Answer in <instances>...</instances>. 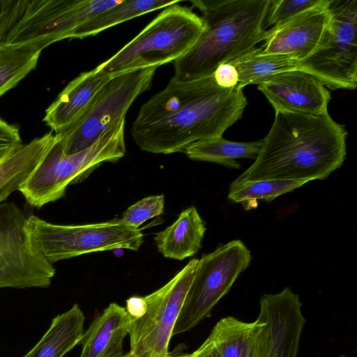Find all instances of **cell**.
<instances>
[{
	"label": "cell",
	"instance_id": "cell-22",
	"mask_svg": "<svg viewBox=\"0 0 357 357\" xmlns=\"http://www.w3.org/2000/svg\"><path fill=\"white\" fill-rule=\"evenodd\" d=\"M262 139L250 142H231L216 137L193 142L183 151L191 160L211 162L229 167L239 168L238 158H257Z\"/></svg>",
	"mask_w": 357,
	"mask_h": 357
},
{
	"label": "cell",
	"instance_id": "cell-19",
	"mask_svg": "<svg viewBox=\"0 0 357 357\" xmlns=\"http://www.w3.org/2000/svg\"><path fill=\"white\" fill-rule=\"evenodd\" d=\"M55 133L50 131L8 151L0 160V204L30 176L54 143Z\"/></svg>",
	"mask_w": 357,
	"mask_h": 357
},
{
	"label": "cell",
	"instance_id": "cell-21",
	"mask_svg": "<svg viewBox=\"0 0 357 357\" xmlns=\"http://www.w3.org/2000/svg\"><path fill=\"white\" fill-rule=\"evenodd\" d=\"M84 321V312L74 304L53 318L47 332L24 357H63L79 344Z\"/></svg>",
	"mask_w": 357,
	"mask_h": 357
},
{
	"label": "cell",
	"instance_id": "cell-14",
	"mask_svg": "<svg viewBox=\"0 0 357 357\" xmlns=\"http://www.w3.org/2000/svg\"><path fill=\"white\" fill-rule=\"evenodd\" d=\"M329 0L286 21L266 29L264 54H282L298 61L310 56L319 45L330 22Z\"/></svg>",
	"mask_w": 357,
	"mask_h": 357
},
{
	"label": "cell",
	"instance_id": "cell-5",
	"mask_svg": "<svg viewBox=\"0 0 357 357\" xmlns=\"http://www.w3.org/2000/svg\"><path fill=\"white\" fill-rule=\"evenodd\" d=\"M178 3L165 8L136 37L96 67L97 70L114 77L135 70L158 68L184 54L197 40L204 24L191 7Z\"/></svg>",
	"mask_w": 357,
	"mask_h": 357
},
{
	"label": "cell",
	"instance_id": "cell-17",
	"mask_svg": "<svg viewBox=\"0 0 357 357\" xmlns=\"http://www.w3.org/2000/svg\"><path fill=\"white\" fill-rule=\"evenodd\" d=\"M209 335L220 357H267L269 330L258 316L253 322H244L226 317L216 323Z\"/></svg>",
	"mask_w": 357,
	"mask_h": 357
},
{
	"label": "cell",
	"instance_id": "cell-15",
	"mask_svg": "<svg viewBox=\"0 0 357 357\" xmlns=\"http://www.w3.org/2000/svg\"><path fill=\"white\" fill-rule=\"evenodd\" d=\"M298 294L289 287L264 294L260 299V317L269 330L267 357H296L305 319Z\"/></svg>",
	"mask_w": 357,
	"mask_h": 357
},
{
	"label": "cell",
	"instance_id": "cell-29",
	"mask_svg": "<svg viewBox=\"0 0 357 357\" xmlns=\"http://www.w3.org/2000/svg\"><path fill=\"white\" fill-rule=\"evenodd\" d=\"M26 0H0V45L21 16Z\"/></svg>",
	"mask_w": 357,
	"mask_h": 357
},
{
	"label": "cell",
	"instance_id": "cell-1",
	"mask_svg": "<svg viewBox=\"0 0 357 357\" xmlns=\"http://www.w3.org/2000/svg\"><path fill=\"white\" fill-rule=\"evenodd\" d=\"M243 89L220 87L213 75L186 82L170 79L141 107L132 126V139L144 151L169 154L199 140L222 137L248 105Z\"/></svg>",
	"mask_w": 357,
	"mask_h": 357
},
{
	"label": "cell",
	"instance_id": "cell-7",
	"mask_svg": "<svg viewBox=\"0 0 357 357\" xmlns=\"http://www.w3.org/2000/svg\"><path fill=\"white\" fill-rule=\"evenodd\" d=\"M251 261L249 250L234 240L203 255L175 324L172 336L183 333L211 314L213 307Z\"/></svg>",
	"mask_w": 357,
	"mask_h": 357
},
{
	"label": "cell",
	"instance_id": "cell-30",
	"mask_svg": "<svg viewBox=\"0 0 357 357\" xmlns=\"http://www.w3.org/2000/svg\"><path fill=\"white\" fill-rule=\"evenodd\" d=\"M22 144L18 127L0 118V153L8 151Z\"/></svg>",
	"mask_w": 357,
	"mask_h": 357
},
{
	"label": "cell",
	"instance_id": "cell-20",
	"mask_svg": "<svg viewBox=\"0 0 357 357\" xmlns=\"http://www.w3.org/2000/svg\"><path fill=\"white\" fill-rule=\"evenodd\" d=\"M205 231L203 220L196 208L191 206L183 210L173 224L157 233L154 241L165 257L181 261L199 250Z\"/></svg>",
	"mask_w": 357,
	"mask_h": 357
},
{
	"label": "cell",
	"instance_id": "cell-24",
	"mask_svg": "<svg viewBox=\"0 0 357 357\" xmlns=\"http://www.w3.org/2000/svg\"><path fill=\"white\" fill-rule=\"evenodd\" d=\"M229 62L237 70L238 86L241 88L258 85L275 74L298 68L296 59L287 55L264 54L260 47Z\"/></svg>",
	"mask_w": 357,
	"mask_h": 357
},
{
	"label": "cell",
	"instance_id": "cell-3",
	"mask_svg": "<svg viewBox=\"0 0 357 357\" xmlns=\"http://www.w3.org/2000/svg\"><path fill=\"white\" fill-rule=\"evenodd\" d=\"M271 0H192L202 13L204 29L193 45L174 63L171 79L186 82L211 76L222 63L234 60L264 40Z\"/></svg>",
	"mask_w": 357,
	"mask_h": 357
},
{
	"label": "cell",
	"instance_id": "cell-11",
	"mask_svg": "<svg viewBox=\"0 0 357 357\" xmlns=\"http://www.w3.org/2000/svg\"><path fill=\"white\" fill-rule=\"evenodd\" d=\"M198 262L191 259L164 286L144 296L142 314L130 317V351L136 357L169 356L173 330Z\"/></svg>",
	"mask_w": 357,
	"mask_h": 357
},
{
	"label": "cell",
	"instance_id": "cell-12",
	"mask_svg": "<svg viewBox=\"0 0 357 357\" xmlns=\"http://www.w3.org/2000/svg\"><path fill=\"white\" fill-rule=\"evenodd\" d=\"M122 0H26L23 12L1 44H31L43 50L70 38L72 33L95 15Z\"/></svg>",
	"mask_w": 357,
	"mask_h": 357
},
{
	"label": "cell",
	"instance_id": "cell-4",
	"mask_svg": "<svg viewBox=\"0 0 357 357\" xmlns=\"http://www.w3.org/2000/svg\"><path fill=\"white\" fill-rule=\"evenodd\" d=\"M125 119L107 130L87 149L66 154L61 136L56 138L19 191L32 206L40 208L62 197L67 187L82 181L105 162H116L126 153Z\"/></svg>",
	"mask_w": 357,
	"mask_h": 357
},
{
	"label": "cell",
	"instance_id": "cell-8",
	"mask_svg": "<svg viewBox=\"0 0 357 357\" xmlns=\"http://www.w3.org/2000/svg\"><path fill=\"white\" fill-rule=\"evenodd\" d=\"M157 68L135 70L112 77L96 93L82 114L57 132L70 155L94 144L118 121L126 117L135 100L151 85Z\"/></svg>",
	"mask_w": 357,
	"mask_h": 357
},
{
	"label": "cell",
	"instance_id": "cell-23",
	"mask_svg": "<svg viewBox=\"0 0 357 357\" xmlns=\"http://www.w3.org/2000/svg\"><path fill=\"white\" fill-rule=\"evenodd\" d=\"M178 2L177 0H122L116 6L86 21L72 33L70 38L96 35L118 24Z\"/></svg>",
	"mask_w": 357,
	"mask_h": 357
},
{
	"label": "cell",
	"instance_id": "cell-10",
	"mask_svg": "<svg viewBox=\"0 0 357 357\" xmlns=\"http://www.w3.org/2000/svg\"><path fill=\"white\" fill-rule=\"evenodd\" d=\"M35 239L52 264L94 252L123 248L138 250L144 234L120 219L78 225H56L29 216Z\"/></svg>",
	"mask_w": 357,
	"mask_h": 357
},
{
	"label": "cell",
	"instance_id": "cell-25",
	"mask_svg": "<svg viewBox=\"0 0 357 357\" xmlns=\"http://www.w3.org/2000/svg\"><path fill=\"white\" fill-rule=\"evenodd\" d=\"M42 51L31 44L0 45V97L36 68Z\"/></svg>",
	"mask_w": 357,
	"mask_h": 357
},
{
	"label": "cell",
	"instance_id": "cell-16",
	"mask_svg": "<svg viewBox=\"0 0 357 357\" xmlns=\"http://www.w3.org/2000/svg\"><path fill=\"white\" fill-rule=\"evenodd\" d=\"M112 77L94 69L70 81L45 110L43 121L57 133L73 124L85 111L96 93Z\"/></svg>",
	"mask_w": 357,
	"mask_h": 357
},
{
	"label": "cell",
	"instance_id": "cell-2",
	"mask_svg": "<svg viewBox=\"0 0 357 357\" xmlns=\"http://www.w3.org/2000/svg\"><path fill=\"white\" fill-rule=\"evenodd\" d=\"M347 136L328 113L275 112L255 162L236 180H324L343 164Z\"/></svg>",
	"mask_w": 357,
	"mask_h": 357
},
{
	"label": "cell",
	"instance_id": "cell-32",
	"mask_svg": "<svg viewBox=\"0 0 357 357\" xmlns=\"http://www.w3.org/2000/svg\"><path fill=\"white\" fill-rule=\"evenodd\" d=\"M168 357H220L218 349L211 337H208L200 347L192 353L169 352Z\"/></svg>",
	"mask_w": 357,
	"mask_h": 357
},
{
	"label": "cell",
	"instance_id": "cell-9",
	"mask_svg": "<svg viewBox=\"0 0 357 357\" xmlns=\"http://www.w3.org/2000/svg\"><path fill=\"white\" fill-rule=\"evenodd\" d=\"M55 272L35 239L29 216L14 203H1L0 289L47 288Z\"/></svg>",
	"mask_w": 357,
	"mask_h": 357
},
{
	"label": "cell",
	"instance_id": "cell-34",
	"mask_svg": "<svg viewBox=\"0 0 357 357\" xmlns=\"http://www.w3.org/2000/svg\"><path fill=\"white\" fill-rule=\"evenodd\" d=\"M10 151V150H9ZM8 151H5V152H2V153H0V160L2 158V157L8 152Z\"/></svg>",
	"mask_w": 357,
	"mask_h": 357
},
{
	"label": "cell",
	"instance_id": "cell-6",
	"mask_svg": "<svg viewBox=\"0 0 357 357\" xmlns=\"http://www.w3.org/2000/svg\"><path fill=\"white\" fill-rule=\"evenodd\" d=\"M330 22L317 48L298 61L331 90L357 85V0H329Z\"/></svg>",
	"mask_w": 357,
	"mask_h": 357
},
{
	"label": "cell",
	"instance_id": "cell-26",
	"mask_svg": "<svg viewBox=\"0 0 357 357\" xmlns=\"http://www.w3.org/2000/svg\"><path fill=\"white\" fill-rule=\"evenodd\" d=\"M306 181L291 180H256L233 181L228 199L234 202L262 199L270 202L277 197L303 185Z\"/></svg>",
	"mask_w": 357,
	"mask_h": 357
},
{
	"label": "cell",
	"instance_id": "cell-13",
	"mask_svg": "<svg viewBox=\"0 0 357 357\" xmlns=\"http://www.w3.org/2000/svg\"><path fill=\"white\" fill-rule=\"evenodd\" d=\"M275 112L309 115L328 113L331 93L316 77L304 70H285L257 85Z\"/></svg>",
	"mask_w": 357,
	"mask_h": 357
},
{
	"label": "cell",
	"instance_id": "cell-27",
	"mask_svg": "<svg viewBox=\"0 0 357 357\" xmlns=\"http://www.w3.org/2000/svg\"><path fill=\"white\" fill-rule=\"evenodd\" d=\"M164 206L163 195L146 197L129 206L120 220L130 227L139 229L146 220L162 214Z\"/></svg>",
	"mask_w": 357,
	"mask_h": 357
},
{
	"label": "cell",
	"instance_id": "cell-28",
	"mask_svg": "<svg viewBox=\"0 0 357 357\" xmlns=\"http://www.w3.org/2000/svg\"><path fill=\"white\" fill-rule=\"evenodd\" d=\"M324 0H271L266 26H277L294 16L314 8Z\"/></svg>",
	"mask_w": 357,
	"mask_h": 357
},
{
	"label": "cell",
	"instance_id": "cell-33",
	"mask_svg": "<svg viewBox=\"0 0 357 357\" xmlns=\"http://www.w3.org/2000/svg\"><path fill=\"white\" fill-rule=\"evenodd\" d=\"M122 357H136L132 352L129 351L125 354Z\"/></svg>",
	"mask_w": 357,
	"mask_h": 357
},
{
	"label": "cell",
	"instance_id": "cell-18",
	"mask_svg": "<svg viewBox=\"0 0 357 357\" xmlns=\"http://www.w3.org/2000/svg\"><path fill=\"white\" fill-rule=\"evenodd\" d=\"M130 321L126 307L110 303L84 332L79 357H122Z\"/></svg>",
	"mask_w": 357,
	"mask_h": 357
},
{
	"label": "cell",
	"instance_id": "cell-31",
	"mask_svg": "<svg viewBox=\"0 0 357 357\" xmlns=\"http://www.w3.org/2000/svg\"><path fill=\"white\" fill-rule=\"evenodd\" d=\"M216 84L225 89L238 86V75L236 68L230 63L220 64L213 74Z\"/></svg>",
	"mask_w": 357,
	"mask_h": 357
}]
</instances>
